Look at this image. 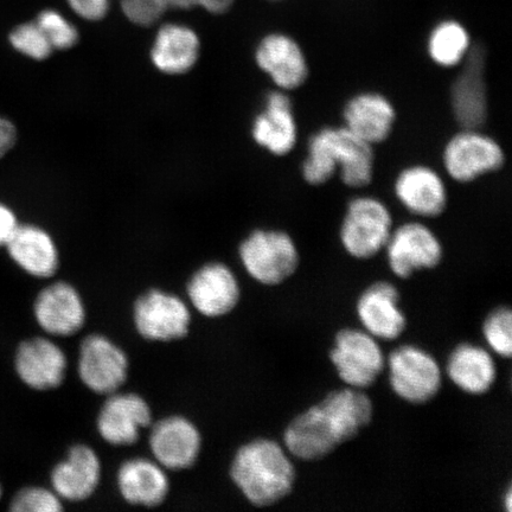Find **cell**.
<instances>
[{
    "label": "cell",
    "instance_id": "cell-1",
    "mask_svg": "<svg viewBox=\"0 0 512 512\" xmlns=\"http://www.w3.org/2000/svg\"><path fill=\"white\" fill-rule=\"evenodd\" d=\"M373 415V401L362 389L335 390L287 426L286 451L304 462L322 460L357 437Z\"/></svg>",
    "mask_w": 512,
    "mask_h": 512
},
{
    "label": "cell",
    "instance_id": "cell-2",
    "mask_svg": "<svg viewBox=\"0 0 512 512\" xmlns=\"http://www.w3.org/2000/svg\"><path fill=\"white\" fill-rule=\"evenodd\" d=\"M300 171L311 187L328 183L338 172L348 188H366L374 178V146L363 142L347 127H322L307 142V156Z\"/></svg>",
    "mask_w": 512,
    "mask_h": 512
},
{
    "label": "cell",
    "instance_id": "cell-3",
    "mask_svg": "<svg viewBox=\"0 0 512 512\" xmlns=\"http://www.w3.org/2000/svg\"><path fill=\"white\" fill-rule=\"evenodd\" d=\"M230 478L249 503L267 508L291 494L297 472L288 452L277 441L260 438L235 453Z\"/></svg>",
    "mask_w": 512,
    "mask_h": 512
},
{
    "label": "cell",
    "instance_id": "cell-4",
    "mask_svg": "<svg viewBox=\"0 0 512 512\" xmlns=\"http://www.w3.org/2000/svg\"><path fill=\"white\" fill-rule=\"evenodd\" d=\"M393 229L392 211L381 198L356 196L345 208L339 240L352 258L369 260L384 251Z\"/></svg>",
    "mask_w": 512,
    "mask_h": 512
},
{
    "label": "cell",
    "instance_id": "cell-5",
    "mask_svg": "<svg viewBox=\"0 0 512 512\" xmlns=\"http://www.w3.org/2000/svg\"><path fill=\"white\" fill-rule=\"evenodd\" d=\"M243 267L258 283L277 286L297 272L300 254L292 236L280 229H256L239 248Z\"/></svg>",
    "mask_w": 512,
    "mask_h": 512
},
{
    "label": "cell",
    "instance_id": "cell-6",
    "mask_svg": "<svg viewBox=\"0 0 512 512\" xmlns=\"http://www.w3.org/2000/svg\"><path fill=\"white\" fill-rule=\"evenodd\" d=\"M505 164V152L495 138L475 128H459L448 139L443 165L448 177L462 184L494 174Z\"/></svg>",
    "mask_w": 512,
    "mask_h": 512
},
{
    "label": "cell",
    "instance_id": "cell-7",
    "mask_svg": "<svg viewBox=\"0 0 512 512\" xmlns=\"http://www.w3.org/2000/svg\"><path fill=\"white\" fill-rule=\"evenodd\" d=\"M389 382L400 399L413 405L432 401L443 386L439 363L424 349L402 345L389 356Z\"/></svg>",
    "mask_w": 512,
    "mask_h": 512
},
{
    "label": "cell",
    "instance_id": "cell-8",
    "mask_svg": "<svg viewBox=\"0 0 512 512\" xmlns=\"http://www.w3.org/2000/svg\"><path fill=\"white\" fill-rule=\"evenodd\" d=\"M330 358L339 379L355 389L373 386L386 367L380 344L366 330L339 331Z\"/></svg>",
    "mask_w": 512,
    "mask_h": 512
},
{
    "label": "cell",
    "instance_id": "cell-9",
    "mask_svg": "<svg viewBox=\"0 0 512 512\" xmlns=\"http://www.w3.org/2000/svg\"><path fill=\"white\" fill-rule=\"evenodd\" d=\"M384 251L390 270L401 279L433 270L444 258L443 243L438 235L420 221H409L394 228Z\"/></svg>",
    "mask_w": 512,
    "mask_h": 512
},
{
    "label": "cell",
    "instance_id": "cell-10",
    "mask_svg": "<svg viewBox=\"0 0 512 512\" xmlns=\"http://www.w3.org/2000/svg\"><path fill=\"white\" fill-rule=\"evenodd\" d=\"M133 322L147 341L172 342L188 336L191 312L175 294L153 288L134 303Z\"/></svg>",
    "mask_w": 512,
    "mask_h": 512
},
{
    "label": "cell",
    "instance_id": "cell-11",
    "mask_svg": "<svg viewBox=\"0 0 512 512\" xmlns=\"http://www.w3.org/2000/svg\"><path fill=\"white\" fill-rule=\"evenodd\" d=\"M451 86V108L459 128L483 130L489 118L488 87L485 81L486 50L473 44Z\"/></svg>",
    "mask_w": 512,
    "mask_h": 512
},
{
    "label": "cell",
    "instance_id": "cell-12",
    "mask_svg": "<svg viewBox=\"0 0 512 512\" xmlns=\"http://www.w3.org/2000/svg\"><path fill=\"white\" fill-rule=\"evenodd\" d=\"M126 352L110 338L94 334L83 339L79 354V376L93 393L110 395L124 386L127 376Z\"/></svg>",
    "mask_w": 512,
    "mask_h": 512
},
{
    "label": "cell",
    "instance_id": "cell-13",
    "mask_svg": "<svg viewBox=\"0 0 512 512\" xmlns=\"http://www.w3.org/2000/svg\"><path fill=\"white\" fill-rule=\"evenodd\" d=\"M255 62L281 91H296L309 79L305 51L286 32L274 31L262 37L255 49Z\"/></svg>",
    "mask_w": 512,
    "mask_h": 512
},
{
    "label": "cell",
    "instance_id": "cell-14",
    "mask_svg": "<svg viewBox=\"0 0 512 512\" xmlns=\"http://www.w3.org/2000/svg\"><path fill=\"white\" fill-rule=\"evenodd\" d=\"M149 445L156 462L165 470L183 471L200 457L202 435L185 416H166L152 425Z\"/></svg>",
    "mask_w": 512,
    "mask_h": 512
},
{
    "label": "cell",
    "instance_id": "cell-15",
    "mask_svg": "<svg viewBox=\"0 0 512 512\" xmlns=\"http://www.w3.org/2000/svg\"><path fill=\"white\" fill-rule=\"evenodd\" d=\"M394 194L403 208L420 219H435L447 209L448 191L444 178L425 164L402 169L394 181Z\"/></svg>",
    "mask_w": 512,
    "mask_h": 512
},
{
    "label": "cell",
    "instance_id": "cell-16",
    "mask_svg": "<svg viewBox=\"0 0 512 512\" xmlns=\"http://www.w3.org/2000/svg\"><path fill=\"white\" fill-rule=\"evenodd\" d=\"M151 422V407L142 395L120 393L118 390L107 395L96 420V428L106 443L130 446L137 443L140 431L149 427Z\"/></svg>",
    "mask_w": 512,
    "mask_h": 512
},
{
    "label": "cell",
    "instance_id": "cell-17",
    "mask_svg": "<svg viewBox=\"0 0 512 512\" xmlns=\"http://www.w3.org/2000/svg\"><path fill=\"white\" fill-rule=\"evenodd\" d=\"M187 293L195 310L208 318L229 315L241 297L239 280L221 262H209L198 268L189 280Z\"/></svg>",
    "mask_w": 512,
    "mask_h": 512
},
{
    "label": "cell",
    "instance_id": "cell-18",
    "mask_svg": "<svg viewBox=\"0 0 512 512\" xmlns=\"http://www.w3.org/2000/svg\"><path fill=\"white\" fill-rule=\"evenodd\" d=\"M34 316L46 334L55 337H70L86 323V307L80 293L66 281L44 287L37 294Z\"/></svg>",
    "mask_w": 512,
    "mask_h": 512
},
{
    "label": "cell",
    "instance_id": "cell-19",
    "mask_svg": "<svg viewBox=\"0 0 512 512\" xmlns=\"http://www.w3.org/2000/svg\"><path fill=\"white\" fill-rule=\"evenodd\" d=\"M298 123L290 94L275 89L252 124L254 142L275 157L290 155L298 143Z\"/></svg>",
    "mask_w": 512,
    "mask_h": 512
},
{
    "label": "cell",
    "instance_id": "cell-20",
    "mask_svg": "<svg viewBox=\"0 0 512 512\" xmlns=\"http://www.w3.org/2000/svg\"><path fill=\"white\" fill-rule=\"evenodd\" d=\"M68 361L63 350L46 337L25 339L15 354V370L31 389L51 390L66 379Z\"/></svg>",
    "mask_w": 512,
    "mask_h": 512
},
{
    "label": "cell",
    "instance_id": "cell-21",
    "mask_svg": "<svg viewBox=\"0 0 512 512\" xmlns=\"http://www.w3.org/2000/svg\"><path fill=\"white\" fill-rule=\"evenodd\" d=\"M342 117L344 127L363 142L375 146L392 136L398 113L386 95L367 91L357 93L345 102Z\"/></svg>",
    "mask_w": 512,
    "mask_h": 512
},
{
    "label": "cell",
    "instance_id": "cell-22",
    "mask_svg": "<svg viewBox=\"0 0 512 512\" xmlns=\"http://www.w3.org/2000/svg\"><path fill=\"white\" fill-rule=\"evenodd\" d=\"M357 316L364 330L376 339L394 341L407 328V318L400 307V292L388 281H377L357 300Z\"/></svg>",
    "mask_w": 512,
    "mask_h": 512
},
{
    "label": "cell",
    "instance_id": "cell-23",
    "mask_svg": "<svg viewBox=\"0 0 512 512\" xmlns=\"http://www.w3.org/2000/svg\"><path fill=\"white\" fill-rule=\"evenodd\" d=\"M101 462L91 446L70 447L68 456L51 471L53 491L62 501L82 502L91 497L100 484Z\"/></svg>",
    "mask_w": 512,
    "mask_h": 512
},
{
    "label": "cell",
    "instance_id": "cell-24",
    "mask_svg": "<svg viewBox=\"0 0 512 512\" xmlns=\"http://www.w3.org/2000/svg\"><path fill=\"white\" fill-rule=\"evenodd\" d=\"M4 248L11 260L31 277L47 279L59 270L60 254L53 236L36 224L19 223Z\"/></svg>",
    "mask_w": 512,
    "mask_h": 512
},
{
    "label": "cell",
    "instance_id": "cell-25",
    "mask_svg": "<svg viewBox=\"0 0 512 512\" xmlns=\"http://www.w3.org/2000/svg\"><path fill=\"white\" fill-rule=\"evenodd\" d=\"M117 483L121 497L137 507H159L170 492V480L164 467L156 460L145 458L128 459L121 464Z\"/></svg>",
    "mask_w": 512,
    "mask_h": 512
},
{
    "label": "cell",
    "instance_id": "cell-26",
    "mask_svg": "<svg viewBox=\"0 0 512 512\" xmlns=\"http://www.w3.org/2000/svg\"><path fill=\"white\" fill-rule=\"evenodd\" d=\"M201 41L188 25L169 23L157 32L151 61L160 73L183 75L190 72L200 57Z\"/></svg>",
    "mask_w": 512,
    "mask_h": 512
},
{
    "label": "cell",
    "instance_id": "cell-27",
    "mask_svg": "<svg viewBox=\"0 0 512 512\" xmlns=\"http://www.w3.org/2000/svg\"><path fill=\"white\" fill-rule=\"evenodd\" d=\"M447 375L456 386L470 395H483L494 387L497 367L490 352L479 345L459 344L447 361Z\"/></svg>",
    "mask_w": 512,
    "mask_h": 512
},
{
    "label": "cell",
    "instance_id": "cell-28",
    "mask_svg": "<svg viewBox=\"0 0 512 512\" xmlns=\"http://www.w3.org/2000/svg\"><path fill=\"white\" fill-rule=\"evenodd\" d=\"M472 47L469 29L456 18L441 19L427 36L428 57L435 66L441 68L462 66Z\"/></svg>",
    "mask_w": 512,
    "mask_h": 512
},
{
    "label": "cell",
    "instance_id": "cell-29",
    "mask_svg": "<svg viewBox=\"0 0 512 512\" xmlns=\"http://www.w3.org/2000/svg\"><path fill=\"white\" fill-rule=\"evenodd\" d=\"M9 41L19 54L35 61L49 59L54 49L36 22L23 23L11 31Z\"/></svg>",
    "mask_w": 512,
    "mask_h": 512
},
{
    "label": "cell",
    "instance_id": "cell-30",
    "mask_svg": "<svg viewBox=\"0 0 512 512\" xmlns=\"http://www.w3.org/2000/svg\"><path fill=\"white\" fill-rule=\"evenodd\" d=\"M486 343L495 354L510 358L512 355V312L509 307H498L486 317L483 325Z\"/></svg>",
    "mask_w": 512,
    "mask_h": 512
},
{
    "label": "cell",
    "instance_id": "cell-31",
    "mask_svg": "<svg viewBox=\"0 0 512 512\" xmlns=\"http://www.w3.org/2000/svg\"><path fill=\"white\" fill-rule=\"evenodd\" d=\"M36 23L42 29L54 50L73 48L79 41L78 29L59 11L53 9L42 11L38 15Z\"/></svg>",
    "mask_w": 512,
    "mask_h": 512
},
{
    "label": "cell",
    "instance_id": "cell-32",
    "mask_svg": "<svg viewBox=\"0 0 512 512\" xmlns=\"http://www.w3.org/2000/svg\"><path fill=\"white\" fill-rule=\"evenodd\" d=\"M10 509L15 512H59L63 510V505L62 499L53 490L28 486L12 498Z\"/></svg>",
    "mask_w": 512,
    "mask_h": 512
},
{
    "label": "cell",
    "instance_id": "cell-33",
    "mask_svg": "<svg viewBox=\"0 0 512 512\" xmlns=\"http://www.w3.org/2000/svg\"><path fill=\"white\" fill-rule=\"evenodd\" d=\"M121 10L133 24L150 27L168 10L165 0H120Z\"/></svg>",
    "mask_w": 512,
    "mask_h": 512
},
{
    "label": "cell",
    "instance_id": "cell-34",
    "mask_svg": "<svg viewBox=\"0 0 512 512\" xmlns=\"http://www.w3.org/2000/svg\"><path fill=\"white\" fill-rule=\"evenodd\" d=\"M76 15L89 22L101 21L110 10L111 0H67Z\"/></svg>",
    "mask_w": 512,
    "mask_h": 512
},
{
    "label": "cell",
    "instance_id": "cell-35",
    "mask_svg": "<svg viewBox=\"0 0 512 512\" xmlns=\"http://www.w3.org/2000/svg\"><path fill=\"white\" fill-rule=\"evenodd\" d=\"M168 8L188 10L201 6L210 14L221 15L232 8L235 0H165Z\"/></svg>",
    "mask_w": 512,
    "mask_h": 512
},
{
    "label": "cell",
    "instance_id": "cell-36",
    "mask_svg": "<svg viewBox=\"0 0 512 512\" xmlns=\"http://www.w3.org/2000/svg\"><path fill=\"white\" fill-rule=\"evenodd\" d=\"M18 226V217L14 209L0 201V248L6 246Z\"/></svg>",
    "mask_w": 512,
    "mask_h": 512
},
{
    "label": "cell",
    "instance_id": "cell-37",
    "mask_svg": "<svg viewBox=\"0 0 512 512\" xmlns=\"http://www.w3.org/2000/svg\"><path fill=\"white\" fill-rule=\"evenodd\" d=\"M18 132L14 123L0 115V160L14 149L17 144Z\"/></svg>",
    "mask_w": 512,
    "mask_h": 512
},
{
    "label": "cell",
    "instance_id": "cell-38",
    "mask_svg": "<svg viewBox=\"0 0 512 512\" xmlns=\"http://www.w3.org/2000/svg\"><path fill=\"white\" fill-rule=\"evenodd\" d=\"M511 503H512V492H511V489H509L507 492V495H505V505H507L508 511H511Z\"/></svg>",
    "mask_w": 512,
    "mask_h": 512
},
{
    "label": "cell",
    "instance_id": "cell-39",
    "mask_svg": "<svg viewBox=\"0 0 512 512\" xmlns=\"http://www.w3.org/2000/svg\"><path fill=\"white\" fill-rule=\"evenodd\" d=\"M2 495H3V489H2V484H0V498H2Z\"/></svg>",
    "mask_w": 512,
    "mask_h": 512
},
{
    "label": "cell",
    "instance_id": "cell-40",
    "mask_svg": "<svg viewBox=\"0 0 512 512\" xmlns=\"http://www.w3.org/2000/svg\"><path fill=\"white\" fill-rule=\"evenodd\" d=\"M271 2H281V0H271Z\"/></svg>",
    "mask_w": 512,
    "mask_h": 512
}]
</instances>
